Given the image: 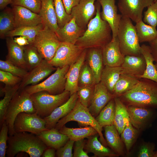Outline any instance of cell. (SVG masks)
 I'll return each mask as SVG.
<instances>
[{"label": "cell", "instance_id": "cell-40", "mask_svg": "<svg viewBox=\"0 0 157 157\" xmlns=\"http://www.w3.org/2000/svg\"><path fill=\"white\" fill-rule=\"evenodd\" d=\"M15 28L13 15L11 9H8L0 15V37H5L6 33Z\"/></svg>", "mask_w": 157, "mask_h": 157}, {"label": "cell", "instance_id": "cell-41", "mask_svg": "<svg viewBox=\"0 0 157 157\" xmlns=\"http://www.w3.org/2000/svg\"><path fill=\"white\" fill-rule=\"evenodd\" d=\"M24 55L26 68L31 69L38 65L43 59L33 45L24 47Z\"/></svg>", "mask_w": 157, "mask_h": 157}, {"label": "cell", "instance_id": "cell-2", "mask_svg": "<svg viewBox=\"0 0 157 157\" xmlns=\"http://www.w3.org/2000/svg\"><path fill=\"white\" fill-rule=\"evenodd\" d=\"M118 97L126 106L157 108V82L140 78L132 89Z\"/></svg>", "mask_w": 157, "mask_h": 157}, {"label": "cell", "instance_id": "cell-36", "mask_svg": "<svg viewBox=\"0 0 157 157\" xmlns=\"http://www.w3.org/2000/svg\"><path fill=\"white\" fill-rule=\"evenodd\" d=\"M135 26L139 42H149L157 37L156 28L146 24L142 20L136 23Z\"/></svg>", "mask_w": 157, "mask_h": 157}, {"label": "cell", "instance_id": "cell-4", "mask_svg": "<svg viewBox=\"0 0 157 157\" xmlns=\"http://www.w3.org/2000/svg\"><path fill=\"white\" fill-rule=\"evenodd\" d=\"M117 37L121 51L124 56H138L142 54L135 27L130 19L122 16Z\"/></svg>", "mask_w": 157, "mask_h": 157}, {"label": "cell", "instance_id": "cell-32", "mask_svg": "<svg viewBox=\"0 0 157 157\" xmlns=\"http://www.w3.org/2000/svg\"><path fill=\"white\" fill-rule=\"evenodd\" d=\"M122 73V69L121 66H104L102 73L100 82L113 94L115 85Z\"/></svg>", "mask_w": 157, "mask_h": 157}, {"label": "cell", "instance_id": "cell-37", "mask_svg": "<svg viewBox=\"0 0 157 157\" xmlns=\"http://www.w3.org/2000/svg\"><path fill=\"white\" fill-rule=\"evenodd\" d=\"M115 110L114 98L111 100L95 117L96 121L102 127L114 124Z\"/></svg>", "mask_w": 157, "mask_h": 157}, {"label": "cell", "instance_id": "cell-20", "mask_svg": "<svg viewBox=\"0 0 157 157\" xmlns=\"http://www.w3.org/2000/svg\"><path fill=\"white\" fill-rule=\"evenodd\" d=\"M87 51V49L83 50L78 60L69 66L66 74V82L64 91L69 92L70 95L77 92L78 90L80 71L85 62Z\"/></svg>", "mask_w": 157, "mask_h": 157}, {"label": "cell", "instance_id": "cell-53", "mask_svg": "<svg viewBox=\"0 0 157 157\" xmlns=\"http://www.w3.org/2000/svg\"><path fill=\"white\" fill-rule=\"evenodd\" d=\"M81 0H62L67 13L71 14L72 8L77 5Z\"/></svg>", "mask_w": 157, "mask_h": 157}, {"label": "cell", "instance_id": "cell-13", "mask_svg": "<svg viewBox=\"0 0 157 157\" xmlns=\"http://www.w3.org/2000/svg\"><path fill=\"white\" fill-rule=\"evenodd\" d=\"M96 0H81L72 8L70 15L79 26L86 29L89 22L96 15Z\"/></svg>", "mask_w": 157, "mask_h": 157}, {"label": "cell", "instance_id": "cell-24", "mask_svg": "<svg viewBox=\"0 0 157 157\" xmlns=\"http://www.w3.org/2000/svg\"><path fill=\"white\" fill-rule=\"evenodd\" d=\"M89 49L86 55V62L93 73L97 84L100 82L102 73L104 67L102 49L92 48Z\"/></svg>", "mask_w": 157, "mask_h": 157}, {"label": "cell", "instance_id": "cell-17", "mask_svg": "<svg viewBox=\"0 0 157 157\" xmlns=\"http://www.w3.org/2000/svg\"><path fill=\"white\" fill-rule=\"evenodd\" d=\"M56 69L46 60L43 59L38 65L28 72L22 79L19 89H23L29 85H35L49 75Z\"/></svg>", "mask_w": 157, "mask_h": 157}, {"label": "cell", "instance_id": "cell-57", "mask_svg": "<svg viewBox=\"0 0 157 157\" xmlns=\"http://www.w3.org/2000/svg\"><path fill=\"white\" fill-rule=\"evenodd\" d=\"M13 0H0V9L2 10L5 8L7 5L11 3Z\"/></svg>", "mask_w": 157, "mask_h": 157}, {"label": "cell", "instance_id": "cell-25", "mask_svg": "<svg viewBox=\"0 0 157 157\" xmlns=\"http://www.w3.org/2000/svg\"><path fill=\"white\" fill-rule=\"evenodd\" d=\"M37 135L48 147L56 150L63 146L69 140L66 135L55 128L43 131Z\"/></svg>", "mask_w": 157, "mask_h": 157}, {"label": "cell", "instance_id": "cell-11", "mask_svg": "<svg viewBox=\"0 0 157 157\" xmlns=\"http://www.w3.org/2000/svg\"><path fill=\"white\" fill-rule=\"evenodd\" d=\"M83 50L75 44L61 42L54 56L48 62L56 68L70 66L78 60Z\"/></svg>", "mask_w": 157, "mask_h": 157}, {"label": "cell", "instance_id": "cell-33", "mask_svg": "<svg viewBox=\"0 0 157 157\" xmlns=\"http://www.w3.org/2000/svg\"><path fill=\"white\" fill-rule=\"evenodd\" d=\"M141 47V53L144 58L146 66L144 73L139 78H147L157 82V70L154 63V60L149 46L143 44Z\"/></svg>", "mask_w": 157, "mask_h": 157}, {"label": "cell", "instance_id": "cell-26", "mask_svg": "<svg viewBox=\"0 0 157 157\" xmlns=\"http://www.w3.org/2000/svg\"><path fill=\"white\" fill-rule=\"evenodd\" d=\"M41 5L39 15L42 23L56 32L59 28L53 0H41Z\"/></svg>", "mask_w": 157, "mask_h": 157}, {"label": "cell", "instance_id": "cell-15", "mask_svg": "<svg viewBox=\"0 0 157 157\" xmlns=\"http://www.w3.org/2000/svg\"><path fill=\"white\" fill-rule=\"evenodd\" d=\"M115 97L105 85L100 82L96 84L94 88L92 97L88 108L95 117L111 100Z\"/></svg>", "mask_w": 157, "mask_h": 157}, {"label": "cell", "instance_id": "cell-48", "mask_svg": "<svg viewBox=\"0 0 157 157\" xmlns=\"http://www.w3.org/2000/svg\"><path fill=\"white\" fill-rule=\"evenodd\" d=\"M1 128L0 132V157H5L8 138V128L5 122Z\"/></svg>", "mask_w": 157, "mask_h": 157}, {"label": "cell", "instance_id": "cell-55", "mask_svg": "<svg viewBox=\"0 0 157 157\" xmlns=\"http://www.w3.org/2000/svg\"><path fill=\"white\" fill-rule=\"evenodd\" d=\"M13 40L16 43L20 46L24 47L29 45L27 39L24 36H19L15 38Z\"/></svg>", "mask_w": 157, "mask_h": 157}, {"label": "cell", "instance_id": "cell-19", "mask_svg": "<svg viewBox=\"0 0 157 157\" xmlns=\"http://www.w3.org/2000/svg\"><path fill=\"white\" fill-rule=\"evenodd\" d=\"M15 28L23 26H34L42 23L38 14L20 6H13L12 9Z\"/></svg>", "mask_w": 157, "mask_h": 157}, {"label": "cell", "instance_id": "cell-3", "mask_svg": "<svg viewBox=\"0 0 157 157\" xmlns=\"http://www.w3.org/2000/svg\"><path fill=\"white\" fill-rule=\"evenodd\" d=\"M47 147L35 134L26 132L16 133L8 136L6 156L14 157L19 152H24L30 157H40Z\"/></svg>", "mask_w": 157, "mask_h": 157}, {"label": "cell", "instance_id": "cell-49", "mask_svg": "<svg viewBox=\"0 0 157 157\" xmlns=\"http://www.w3.org/2000/svg\"><path fill=\"white\" fill-rule=\"evenodd\" d=\"M22 78L9 72L0 70V81L7 86L18 84Z\"/></svg>", "mask_w": 157, "mask_h": 157}, {"label": "cell", "instance_id": "cell-38", "mask_svg": "<svg viewBox=\"0 0 157 157\" xmlns=\"http://www.w3.org/2000/svg\"><path fill=\"white\" fill-rule=\"evenodd\" d=\"M19 84L7 86L3 89L4 96L0 101V126L1 127L5 122V116L8 107L13 96L19 89Z\"/></svg>", "mask_w": 157, "mask_h": 157}, {"label": "cell", "instance_id": "cell-22", "mask_svg": "<svg viewBox=\"0 0 157 157\" xmlns=\"http://www.w3.org/2000/svg\"><path fill=\"white\" fill-rule=\"evenodd\" d=\"M85 30L79 26L76 23L74 18H72L63 27L59 28L56 33L60 42L75 44Z\"/></svg>", "mask_w": 157, "mask_h": 157}, {"label": "cell", "instance_id": "cell-60", "mask_svg": "<svg viewBox=\"0 0 157 157\" xmlns=\"http://www.w3.org/2000/svg\"><path fill=\"white\" fill-rule=\"evenodd\" d=\"M157 0H155V1H154V2H155V1H156Z\"/></svg>", "mask_w": 157, "mask_h": 157}, {"label": "cell", "instance_id": "cell-35", "mask_svg": "<svg viewBox=\"0 0 157 157\" xmlns=\"http://www.w3.org/2000/svg\"><path fill=\"white\" fill-rule=\"evenodd\" d=\"M139 78L128 74L122 73L115 84L113 94L118 97L132 89L138 83Z\"/></svg>", "mask_w": 157, "mask_h": 157}, {"label": "cell", "instance_id": "cell-30", "mask_svg": "<svg viewBox=\"0 0 157 157\" xmlns=\"http://www.w3.org/2000/svg\"><path fill=\"white\" fill-rule=\"evenodd\" d=\"M114 99L115 110L113 125L120 135L130 119L126 106L118 97H115Z\"/></svg>", "mask_w": 157, "mask_h": 157}, {"label": "cell", "instance_id": "cell-16", "mask_svg": "<svg viewBox=\"0 0 157 157\" xmlns=\"http://www.w3.org/2000/svg\"><path fill=\"white\" fill-rule=\"evenodd\" d=\"M126 106L131 122L139 130L151 122L156 115L154 108L132 105Z\"/></svg>", "mask_w": 157, "mask_h": 157}, {"label": "cell", "instance_id": "cell-27", "mask_svg": "<svg viewBox=\"0 0 157 157\" xmlns=\"http://www.w3.org/2000/svg\"><path fill=\"white\" fill-rule=\"evenodd\" d=\"M98 134L88 138L84 149L88 153H92L95 157H116L119 156L112 149L104 146L98 139Z\"/></svg>", "mask_w": 157, "mask_h": 157}, {"label": "cell", "instance_id": "cell-6", "mask_svg": "<svg viewBox=\"0 0 157 157\" xmlns=\"http://www.w3.org/2000/svg\"><path fill=\"white\" fill-rule=\"evenodd\" d=\"M19 89L13 97L5 115V122L8 127L9 135H12L15 133L14 122L19 113L22 112L30 113L35 112L31 94L24 89H20V90Z\"/></svg>", "mask_w": 157, "mask_h": 157}, {"label": "cell", "instance_id": "cell-31", "mask_svg": "<svg viewBox=\"0 0 157 157\" xmlns=\"http://www.w3.org/2000/svg\"><path fill=\"white\" fill-rule=\"evenodd\" d=\"M59 131L75 142L98 134L95 129L90 126L74 128H68L64 125Z\"/></svg>", "mask_w": 157, "mask_h": 157}, {"label": "cell", "instance_id": "cell-43", "mask_svg": "<svg viewBox=\"0 0 157 157\" xmlns=\"http://www.w3.org/2000/svg\"><path fill=\"white\" fill-rule=\"evenodd\" d=\"M55 11L59 28L63 27L72 18L65 10L62 0H53Z\"/></svg>", "mask_w": 157, "mask_h": 157}, {"label": "cell", "instance_id": "cell-28", "mask_svg": "<svg viewBox=\"0 0 157 157\" xmlns=\"http://www.w3.org/2000/svg\"><path fill=\"white\" fill-rule=\"evenodd\" d=\"M104 127L107 145L119 156H124V143L115 126L113 124Z\"/></svg>", "mask_w": 157, "mask_h": 157}, {"label": "cell", "instance_id": "cell-47", "mask_svg": "<svg viewBox=\"0 0 157 157\" xmlns=\"http://www.w3.org/2000/svg\"><path fill=\"white\" fill-rule=\"evenodd\" d=\"M13 6H20L27 8L32 12L39 14L41 5V0H13Z\"/></svg>", "mask_w": 157, "mask_h": 157}, {"label": "cell", "instance_id": "cell-29", "mask_svg": "<svg viewBox=\"0 0 157 157\" xmlns=\"http://www.w3.org/2000/svg\"><path fill=\"white\" fill-rule=\"evenodd\" d=\"M6 44L8 51L6 60L18 67L27 68L24 58V47L19 45L11 38L7 39Z\"/></svg>", "mask_w": 157, "mask_h": 157}, {"label": "cell", "instance_id": "cell-56", "mask_svg": "<svg viewBox=\"0 0 157 157\" xmlns=\"http://www.w3.org/2000/svg\"><path fill=\"white\" fill-rule=\"evenodd\" d=\"M56 149L48 147L44 151L41 157H54L56 155Z\"/></svg>", "mask_w": 157, "mask_h": 157}, {"label": "cell", "instance_id": "cell-23", "mask_svg": "<svg viewBox=\"0 0 157 157\" xmlns=\"http://www.w3.org/2000/svg\"><path fill=\"white\" fill-rule=\"evenodd\" d=\"M146 66L145 59L142 54L138 56H125L121 67L122 73L139 78L144 73Z\"/></svg>", "mask_w": 157, "mask_h": 157}, {"label": "cell", "instance_id": "cell-8", "mask_svg": "<svg viewBox=\"0 0 157 157\" xmlns=\"http://www.w3.org/2000/svg\"><path fill=\"white\" fill-rule=\"evenodd\" d=\"M69 67V66L68 65L62 68L57 67L55 72L44 81L27 86L24 89L31 95L42 91L53 95L60 94L65 90V76Z\"/></svg>", "mask_w": 157, "mask_h": 157}, {"label": "cell", "instance_id": "cell-10", "mask_svg": "<svg viewBox=\"0 0 157 157\" xmlns=\"http://www.w3.org/2000/svg\"><path fill=\"white\" fill-rule=\"evenodd\" d=\"M14 128L15 133L26 132L36 135L47 129L44 119L35 112L19 113L15 120Z\"/></svg>", "mask_w": 157, "mask_h": 157}, {"label": "cell", "instance_id": "cell-44", "mask_svg": "<svg viewBox=\"0 0 157 157\" xmlns=\"http://www.w3.org/2000/svg\"><path fill=\"white\" fill-rule=\"evenodd\" d=\"M0 70L9 72L22 79L25 77L28 72L25 69L18 67L6 60H0Z\"/></svg>", "mask_w": 157, "mask_h": 157}, {"label": "cell", "instance_id": "cell-52", "mask_svg": "<svg viewBox=\"0 0 157 157\" xmlns=\"http://www.w3.org/2000/svg\"><path fill=\"white\" fill-rule=\"evenodd\" d=\"M85 140L84 139L75 141L74 143V157H89L88 153L84 150Z\"/></svg>", "mask_w": 157, "mask_h": 157}, {"label": "cell", "instance_id": "cell-9", "mask_svg": "<svg viewBox=\"0 0 157 157\" xmlns=\"http://www.w3.org/2000/svg\"><path fill=\"white\" fill-rule=\"evenodd\" d=\"M61 42L56 32L44 26L36 35L32 45L43 59L49 62L54 56Z\"/></svg>", "mask_w": 157, "mask_h": 157}, {"label": "cell", "instance_id": "cell-51", "mask_svg": "<svg viewBox=\"0 0 157 157\" xmlns=\"http://www.w3.org/2000/svg\"><path fill=\"white\" fill-rule=\"evenodd\" d=\"M75 141L69 139L63 147L57 150L56 155L58 157H72V150Z\"/></svg>", "mask_w": 157, "mask_h": 157}, {"label": "cell", "instance_id": "cell-1", "mask_svg": "<svg viewBox=\"0 0 157 157\" xmlns=\"http://www.w3.org/2000/svg\"><path fill=\"white\" fill-rule=\"evenodd\" d=\"M96 15L89 22L87 28L75 44L83 49L92 48H102L112 39V32L108 24L101 15V5L97 1Z\"/></svg>", "mask_w": 157, "mask_h": 157}, {"label": "cell", "instance_id": "cell-58", "mask_svg": "<svg viewBox=\"0 0 157 157\" xmlns=\"http://www.w3.org/2000/svg\"><path fill=\"white\" fill-rule=\"evenodd\" d=\"M154 157H157V151H155Z\"/></svg>", "mask_w": 157, "mask_h": 157}, {"label": "cell", "instance_id": "cell-39", "mask_svg": "<svg viewBox=\"0 0 157 157\" xmlns=\"http://www.w3.org/2000/svg\"><path fill=\"white\" fill-rule=\"evenodd\" d=\"M139 130L132 125L129 120L121 134V138L127 153L129 152L135 142L139 133Z\"/></svg>", "mask_w": 157, "mask_h": 157}, {"label": "cell", "instance_id": "cell-7", "mask_svg": "<svg viewBox=\"0 0 157 157\" xmlns=\"http://www.w3.org/2000/svg\"><path fill=\"white\" fill-rule=\"evenodd\" d=\"M36 113L42 118L49 115L56 108L66 102L70 96V93L64 91L56 95L42 91L31 95Z\"/></svg>", "mask_w": 157, "mask_h": 157}, {"label": "cell", "instance_id": "cell-21", "mask_svg": "<svg viewBox=\"0 0 157 157\" xmlns=\"http://www.w3.org/2000/svg\"><path fill=\"white\" fill-rule=\"evenodd\" d=\"M78 99L77 92L70 95L67 101L55 110L48 116L44 117L47 129L55 128L58 121L68 114L74 107Z\"/></svg>", "mask_w": 157, "mask_h": 157}, {"label": "cell", "instance_id": "cell-42", "mask_svg": "<svg viewBox=\"0 0 157 157\" xmlns=\"http://www.w3.org/2000/svg\"><path fill=\"white\" fill-rule=\"evenodd\" d=\"M84 63L80 71L78 81V86H94L96 84L93 73L86 63Z\"/></svg>", "mask_w": 157, "mask_h": 157}, {"label": "cell", "instance_id": "cell-18", "mask_svg": "<svg viewBox=\"0 0 157 157\" xmlns=\"http://www.w3.org/2000/svg\"><path fill=\"white\" fill-rule=\"evenodd\" d=\"M104 66H121L125 56L122 53L117 37L111 40L102 48Z\"/></svg>", "mask_w": 157, "mask_h": 157}, {"label": "cell", "instance_id": "cell-46", "mask_svg": "<svg viewBox=\"0 0 157 157\" xmlns=\"http://www.w3.org/2000/svg\"><path fill=\"white\" fill-rule=\"evenodd\" d=\"M143 21L153 27L157 26V0L147 7L144 13Z\"/></svg>", "mask_w": 157, "mask_h": 157}, {"label": "cell", "instance_id": "cell-45", "mask_svg": "<svg viewBox=\"0 0 157 157\" xmlns=\"http://www.w3.org/2000/svg\"><path fill=\"white\" fill-rule=\"evenodd\" d=\"M94 86H79L77 92L78 101L83 105L88 108L92 97Z\"/></svg>", "mask_w": 157, "mask_h": 157}, {"label": "cell", "instance_id": "cell-14", "mask_svg": "<svg viewBox=\"0 0 157 157\" xmlns=\"http://www.w3.org/2000/svg\"><path fill=\"white\" fill-rule=\"evenodd\" d=\"M101 5L102 11L101 12L102 19L109 24L112 32V39L117 37L120 21L122 17L117 13V6L115 0H96Z\"/></svg>", "mask_w": 157, "mask_h": 157}, {"label": "cell", "instance_id": "cell-12", "mask_svg": "<svg viewBox=\"0 0 157 157\" xmlns=\"http://www.w3.org/2000/svg\"><path fill=\"white\" fill-rule=\"evenodd\" d=\"M155 0H119L117 7L122 16L128 17L135 23L142 20L144 9Z\"/></svg>", "mask_w": 157, "mask_h": 157}, {"label": "cell", "instance_id": "cell-5", "mask_svg": "<svg viewBox=\"0 0 157 157\" xmlns=\"http://www.w3.org/2000/svg\"><path fill=\"white\" fill-rule=\"evenodd\" d=\"M72 121L77 122L81 127L90 126L93 127L98 132L101 142L104 146H107L106 140L102 133L103 127L90 113L88 108L83 105L78 99L72 110L58 121L55 128L59 130L67 123Z\"/></svg>", "mask_w": 157, "mask_h": 157}, {"label": "cell", "instance_id": "cell-34", "mask_svg": "<svg viewBox=\"0 0 157 157\" xmlns=\"http://www.w3.org/2000/svg\"><path fill=\"white\" fill-rule=\"evenodd\" d=\"M44 26L43 23H41L34 26H23L16 28L7 33L5 37L12 38L15 36H24L27 39L29 45H32L36 35L43 28Z\"/></svg>", "mask_w": 157, "mask_h": 157}, {"label": "cell", "instance_id": "cell-59", "mask_svg": "<svg viewBox=\"0 0 157 157\" xmlns=\"http://www.w3.org/2000/svg\"><path fill=\"white\" fill-rule=\"evenodd\" d=\"M155 65L157 70V63H156L155 64Z\"/></svg>", "mask_w": 157, "mask_h": 157}, {"label": "cell", "instance_id": "cell-54", "mask_svg": "<svg viewBox=\"0 0 157 157\" xmlns=\"http://www.w3.org/2000/svg\"><path fill=\"white\" fill-rule=\"evenodd\" d=\"M151 53L154 61L157 63V37L152 41L149 42Z\"/></svg>", "mask_w": 157, "mask_h": 157}, {"label": "cell", "instance_id": "cell-50", "mask_svg": "<svg viewBox=\"0 0 157 157\" xmlns=\"http://www.w3.org/2000/svg\"><path fill=\"white\" fill-rule=\"evenodd\" d=\"M155 144L153 142H144L140 145L138 152V157H154L155 151Z\"/></svg>", "mask_w": 157, "mask_h": 157}]
</instances>
